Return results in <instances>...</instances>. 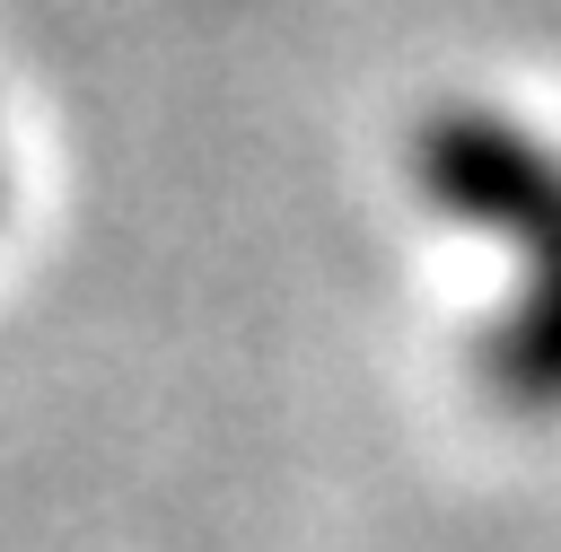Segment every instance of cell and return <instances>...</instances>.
I'll return each instance as SVG.
<instances>
[{
  "label": "cell",
  "instance_id": "obj_1",
  "mask_svg": "<svg viewBox=\"0 0 561 552\" xmlns=\"http://www.w3.org/2000/svg\"><path fill=\"white\" fill-rule=\"evenodd\" d=\"M412 175L456 228L517 254V289L482 333L491 394L508 412H561V149H543V131L508 114L456 105L421 123Z\"/></svg>",
  "mask_w": 561,
  "mask_h": 552
}]
</instances>
